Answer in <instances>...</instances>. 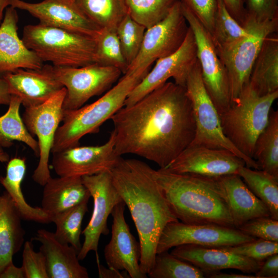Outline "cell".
Here are the masks:
<instances>
[{"instance_id":"obj_13","label":"cell","mask_w":278,"mask_h":278,"mask_svg":"<svg viewBox=\"0 0 278 278\" xmlns=\"http://www.w3.org/2000/svg\"><path fill=\"white\" fill-rule=\"evenodd\" d=\"M256 238L236 228L216 224H187L173 221L164 228L159 238L157 254L183 245L211 247L232 246Z\"/></svg>"},{"instance_id":"obj_9","label":"cell","mask_w":278,"mask_h":278,"mask_svg":"<svg viewBox=\"0 0 278 278\" xmlns=\"http://www.w3.org/2000/svg\"><path fill=\"white\" fill-rule=\"evenodd\" d=\"M181 4L184 16L195 38L204 85L219 115L231 105L227 70L216 53L210 33L190 10L181 1Z\"/></svg>"},{"instance_id":"obj_38","label":"cell","mask_w":278,"mask_h":278,"mask_svg":"<svg viewBox=\"0 0 278 278\" xmlns=\"http://www.w3.org/2000/svg\"><path fill=\"white\" fill-rule=\"evenodd\" d=\"M146 29L128 14L116 27L122 52L128 65L134 60L141 49Z\"/></svg>"},{"instance_id":"obj_18","label":"cell","mask_w":278,"mask_h":278,"mask_svg":"<svg viewBox=\"0 0 278 278\" xmlns=\"http://www.w3.org/2000/svg\"><path fill=\"white\" fill-rule=\"evenodd\" d=\"M245 161L232 152L221 149L189 145L164 170L216 177L238 174Z\"/></svg>"},{"instance_id":"obj_33","label":"cell","mask_w":278,"mask_h":278,"mask_svg":"<svg viewBox=\"0 0 278 278\" xmlns=\"http://www.w3.org/2000/svg\"><path fill=\"white\" fill-rule=\"evenodd\" d=\"M84 201L57 215L52 219L56 227L54 233L56 238L63 243L68 244L79 252L81 245L82 222L88 211V202Z\"/></svg>"},{"instance_id":"obj_30","label":"cell","mask_w":278,"mask_h":278,"mask_svg":"<svg viewBox=\"0 0 278 278\" xmlns=\"http://www.w3.org/2000/svg\"><path fill=\"white\" fill-rule=\"evenodd\" d=\"M253 159L259 169L278 178V111L271 108L268 124L257 137Z\"/></svg>"},{"instance_id":"obj_31","label":"cell","mask_w":278,"mask_h":278,"mask_svg":"<svg viewBox=\"0 0 278 278\" xmlns=\"http://www.w3.org/2000/svg\"><path fill=\"white\" fill-rule=\"evenodd\" d=\"M238 175L251 191L268 207L270 216L278 220V178L262 169L242 167Z\"/></svg>"},{"instance_id":"obj_42","label":"cell","mask_w":278,"mask_h":278,"mask_svg":"<svg viewBox=\"0 0 278 278\" xmlns=\"http://www.w3.org/2000/svg\"><path fill=\"white\" fill-rule=\"evenodd\" d=\"M246 16L262 22L278 17V0H244Z\"/></svg>"},{"instance_id":"obj_49","label":"cell","mask_w":278,"mask_h":278,"mask_svg":"<svg viewBox=\"0 0 278 278\" xmlns=\"http://www.w3.org/2000/svg\"><path fill=\"white\" fill-rule=\"evenodd\" d=\"M205 275L211 278H257L256 276L251 274L227 273L220 271L208 273Z\"/></svg>"},{"instance_id":"obj_11","label":"cell","mask_w":278,"mask_h":278,"mask_svg":"<svg viewBox=\"0 0 278 278\" xmlns=\"http://www.w3.org/2000/svg\"><path fill=\"white\" fill-rule=\"evenodd\" d=\"M188 28L178 0L164 19L146 29L141 49L127 72L149 71L157 60L175 53L182 44Z\"/></svg>"},{"instance_id":"obj_17","label":"cell","mask_w":278,"mask_h":278,"mask_svg":"<svg viewBox=\"0 0 278 278\" xmlns=\"http://www.w3.org/2000/svg\"><path fill=\"white\" fill-rule=\"evenodd\" d=\"M10 6L27 12L42 24L94 39L101 29L84 14L75 0H43L38 3L11 0Z\"/></svg>"},{"instance_id":"obj_23","label":"cell","mask_w":278,"mask_h":278,"mask_svg":"<svg viewBox=\"0 0 278 278\" xmlns=\"http://www.w3.org/2000/svg\"><path fill=\"white\" fill-rule=\"evenodd\" d=\"M216 178L220 194L236 228L252 219L270 216L266 205L251 191L238 174Z\"/></svg>"},{"instance_id":"obj_16","label":"cell","mask_w":278,"mask_h":278,"mask_svg":"<svg viewBox=\"0 0 278 278\" xmlns=\"http://www.w3.org/2000/svg\"><path fill=\"white\" fill-rule=\"evenodd\" d=\"M115 134L100 146H76L53 153L52 166L59 177L91 176L109 172L119 158L115 150Z\"/></svg>"},{"instance_id":"obj_14","label":"cell","mask_w":278,"mask_h":278,"mask_svg":"<svg viewBox=\"0 0 278 278\" xmlns=\"http://www.w3.org/2000/svg\"><path fill=\"white\" fill-rule=\"evenodd\" d=\"M197 60L196 40L189 27L186 37L179 49L155 61L152 69L148 71L129 93L124 106L134 103L170 78H173L176 84L185 87L188 75Z\"/></svg>"},{"instance_id":"obj_10","label":"cell","mask_w":278,"mask_h":278,"mask_svg":"<svg viewBox=\"0 0 278 278\" xmlns=\"http://www.w3.org/2000/svg\"><path fill=\"white\" fill-rule=\"evenodd\" d=\"M65 95L66 89L64 87L44 103L25 108L22 116L28 132L38 138L39 161L32 178L41 186H44L51 177L48 165L49 155L56 132L62 121Z\"/></svg>"},{"instance_id":"obj_1","label":"cell","mask_w":278,"mask_h":278,"mask_svg":"<svg viewBox=\"0 0 278 278\" xmlns=\"http://www.w3.org/2000/svg\"><path fill=\"white\" fill-rule=\"evenodd\" d=\"M115 150L137 155L166 167L192 143L194 110L184 86L165 82L110 118Z\"/></svg>"},{"instance_id":"obj_43","label":"cell","mask_w":278,"mask_h":278,"mask_svg":"<svg viewBox=\"0 0 278 278\" xmlns=\"http://www.w3.org/2000/svg\"><path fill=\"white\" fill-rule=\"evenodd\" d=\"M211 34L217 10V0H181Z\"/></svg>"},{"instance_id":"obj_39","label":"cell","mask_w":278,"mask_h":278,"mask_svg":"<svg viewBox=\"0 0 278 278\" xmlns=\"http://www.w3.org/2000/svg\"><path fill=\"white\" fill-rule=\"evenodd\" d=\"M221 247L260 262H264L269 256L278 253V242L260 238L235 246Z\"/></svg>"},{"instance_id":"obj_40","label":"cell","mask_w":278,"mask_h":278,"mask_svg":"<svg viewBox=\"0 0 278 278\" xmlns=\"http://www.w3.org/2000/svg\"><path fill=\"white\" fill-rule=\"evenodd\" d=\"M237 229L255 238L278 242V220L271 216L255 218L243 223Z\"/></svg>"},{"instance_id":"obj_26","label":"cell","mask_w":278,"mask_h":278,"mask_svg":"<svg viewBox=\"0 0 278 278\" xmlns=\"http://www.w3.org/2000/svg\"><path fill=\"white\" fill-rule=\"evenodd\" d=\"M249 84L259 96L278 91V36H268L253 63Z\"/></svg>"},{"instance_id":"obj_48","label":"cell","mask_w":278,"mask_h":278,"mask_svg":"<svg viewBox=\"0 0 278 278\" xmlns=\"http://www.w3.org/2000/svg\"><path fill=\"white\" fill-rule=\"evenodd\" d=\"M11 95L6 80L0 76V105H8Z\"/></svg>"},{"instance_id":"obj_37","label":"cell","mask_w":278,"mask_h":278,"mask_svg":"<svg viewBox=\"0 0 278 278\" xmlns=\"http://www.w3.org/2000/svg\"><path fill=\"white\" fill-rule=\"evenodd\" d=\"M128 14L146 29L164 19L178 0H124Z\"/></svg>"},{"instance_id":"obj_41","label":"cell","mask_w":278,"mask_h":278,"mask_svg":"<svg viewBox=\"0 0 278 278\" xmlns=\"http://www.w3.org/2000/svg\"><path fill=\"white\" fill-rule=\"evenodd\" d=\"M33 247L29 241L24 244L22 267L25 278H49L45 255L41 251H34Z\"/></svg>"},{"instance_id":"obj_3","label":"cell","mask_w":278,"mask_h":278,"mask_svg":"<svg viewBox=\"0 0 278 278\" xmlns=\"http://www.w3.org/2000/svg\"><path fill=\"white\" fill-rule=\"evenodd\" d=\"M153 175L181 222L235 228L216 177L176 173L162 168L154 169Z\"/></svg>"},{"instance_id":"obj_34","label":"cell","mask_w":278,"mask_h":278,"mask_svg":"<svg viewBox=\"0 0 278 278\" xmlns=\"http://www.w3.org/2000/svg\"><path fill=\"white\" fill-rule=\"evenodd\" d=\"M248 33L230 14L222 0H217V10L211 34L216 49L232 44Z\"/></svg>"},{"instance_id":"obj_45","label":"cell","mask_w":278,"mask_h":278,"mask_svg":"<svg viewBox=\"0 0 278 278\" xmlns=\"http://www.w3.org/2000/svg\"><path fill=\"white\" fill-rule=\"evenodd\" d=\"M231 15L242 26L246 20L244 0H222Z\"/></svg>"},{"instance_id":"obj_15","label":"cell","mask_w":278,"mask_h":278,"mask_svg":"<svg viewBox=\"0 0 278 278\" xmlns=\"http://www.w3.org/2000/svg\"><path fill=\"white\" fill-rule=\"evenodd\" d=\"M94 200L93 213L88 225L82 231L84 241L78 253L79 260H83L89 252L94 251L97 255L101 235L109 233L107 225L108 216L114 206L123 201L113 185L109 172L81 177Z\"/></svg>"},{"instance_id":"obj_32","label":"cell","mask_w":278,"mask_h":278,"mask_svg":"<svg viewBox=\"0 0 278 278\" xmlns=\"http://www.w3.org/2000/svg\"><path fill=\"white\" fill-rule=\"evenodd\" d=\"M84 14L100 28L116 29L128 14L124 0H75Z\"/></svg>"},{"instance_id":"obj_25","label":"cell","mask_w":278,"mask_h":278,"mask_svg":"<svg viewBox=\"0 0 278 278\" xmlns=\"http://www.w3.org/2000/svg\"><path fill=\"white\" fill-rule=\"evenodd\" d=\"M41 208L51 218L84 201H89L90 193L81 177H50L43 186Z\"/></svg>"},{"instance_id":"obj_51","label":"cell","mask_w":278,"mask_h":278,"mask_svg":"<svg viewBox=\"0 0 278 278\" xmlns=\"http://www.w3.org/2000/svg\"><path fill=\"white\" fill-rule=\"evenodd\" d=\"M9 160V156L8 154L6 152L3 147L0 145V162H6Z\"/></svg>"},{"instance_id":"obj_22","label":"cell","mask_w":278,"mask_h":278,"mask_svg":"<svg viewBox=\"0 0 278 278\" xmlns=\"http://www.w3.org/2000/svg\"><path fill=\"white\" fill-rule=\"evenodd\" d=\"M19 17L16 9L5 10L0 25V75L19 68L40 69L43 62L28 49L18 33Z\"/></svg>"},{"instance_id":"obj_5","label":"cell","mask_w":278,"mask_h":278,"mask_svg":"<svg viewBox=\"0 0 278 278\" xmlns=\"http://www.w3.org/2000/svg\"><path fill=\"white\" fill-rule=\"evenodd\" d=\"M22 39L43 62L54 66L78 67L95 63V40L90 37L39 23L25 26Z\"/></svg>"},{"instance_id":"obj_44","label":"cell","mask_w":278,"mask_h":278,"mask_svg":"<svg viewBox=\"0 0 278 278\" xmlns=\"http://www.w3.org/2000/svg\"><path fill=\"white\" fill-rule=\"evenodd\" d=\"M255 273L257 278H277L278 253L273 254L265 259Z\"/></svg>"},{"instance_id":"obj_46","label":"cell","mask_w":278,"mask_h":278,"mask_svg":"<svg viewBox=\"0 0 278 278\" xmlns=\"http://www.w3.org/2000/svg\"><path fill=\"white\" fill-rule=\"evenodd\" d=\"M0 278H25V275L22 267H16L11 261L0 273Z\"/></svg>"},{"instance_id":"obj_36","label":"cell","mask_w":278,"mask_h":278,"mask_svg":"<svg viewBox=\"0 0 278 278\" xmlns=\"http://www.w3.org/2000/svg\"><path fill=\"white\" fill-rule=\"evenodd\" d=\"M204 275L196 266L168 251L156 254L153 267L147 274L150 278H202Z\"/></svg>"},{"instance_id":"obj_6","label":"cell","mask_w":278,"mask_h":278,"mask_svg":"<svg viewBox=\"0 0 278 278\" xmlns=\"http://www.w3.org/2000/svg\"><path fill=\"white\" fill-rule=\"evenodd\" d=\"M278 91L259 96L249 83L225 111L219 114L224 135L246 156L253 159L254 145L266 127Z\"/></svg>"},{"instance_id":"obj_12","label":"cell","mask_w":278,"mask_h":278,"mask_svg":"<svg viewBox=\"0 0 278 278\" xmlns=\"http://www.w3.org/2000/svg\"><path fill=\"white\" fill-rule=\"evenodd\" d=\"M53 70L57 79L66 89L64 110L83 106L93 96L110 88L123 74L115 67L97 63L78 67L53 66Z\"/></svg>"},{"instance_id":"obj_27","label":"cell","mask_w":278,"mask_h":278,"mask_svg":"<svg viewBox=\"0 0 278 278\" xmlns=\"http://www.w3.org/2000/svg\"><path fill=\"white\" fill-rule=\"evenodd\" d=\"M22 217L6 192L0 195V273L21 249L25 230Z\"/></svg>"},{"instance_id":"obj_35","label":"cell","mask_w":278,"mask_h":278,"mask_svg":"<svg viewBox=\"0 0 278 278\" xmlns=\"http://www.w3.org/2000/svg\"><path fill=\"white\" fill-rule=\"evenodd\" d=\"M95 40V63L115 67L125 74L129 65L123 54L116 29L101 28Z\"/></svg>"},{"instance_id":"obj_24","label":"cell","mask_w":278,"mask_h":278,"mask_svg":"<svg viewBox=\"0 0 278 278\" xmlns=\"http://www.w3.org/2000/svg\"><path fill=\"white\" fill-rule=\"evenodd\" d=\"M32 240L41 242L49 278H88L87 269L78 258V252L71 245L58 240L54 233L45 229L37 231Z\"/></svg>"},{"instance_id":"obj_29","label":"cell","mask_w":278,"mask_h":278,"mask_svg":"<svg viewBox=\"0 0 278 278\" xmlns=\"http://www.w3.org/2000/svg\"><path fill=\"white\" fill-rule=\"evenodd\" d=\"M21 99L11 95L9 108L6 113L0 117V145L10 147L14 141L25 143L39 157V148L38 141L28 132L20 114Z\"/></svg>"},{"instance_id":"obj_28","label":"cell","mask_w":278,"mask_h":278,"mask_svg":"<svg viewBox=\"0 0 278 278\" xmlns=\"http://www.w3.org/2000/svg\"><path fill=\"white\" fill-rule=\"evenodd\" d=\"M26 170L24 159L13 158L9 160L6 176L0 177V183L11 197L22 219L41 223L51 222L49 216L41 207H32L24 198L21 183Z\"/></svg>"},{"instance_id":"obj_19","label":"cell","mask_w":278,"mask_h":278,"mask_svg":"<svg viewBox=\"0 0 278 278\" xmlns=\"http://www.w3.org/2000/svg\"><path fill=\"white\" fill-rule=\"evenodd\" d=\"M125 203L121 201L113 208L112 236L106 246L104 256L109 268L125 270L131 278H146L140 266L141 246L131 234L125 221Z\"/></svg>"},{"instance_id":"obj_2","label":"cell","mask_w":278,"mask_h":278,"mask_svg":"<svg viewBox=\"0 0 278 278\" xmlns=\"http://www.w3.org/2000/svg\"><path fill=\"white\" fill-rule=\"evenodd\" d=\"M153 170L141 160L120 157L110 171L113 185L136 227L141 246L140 266L147 275L153 267L164 228L179 221L155 179Z\"/></svg>"},{"instance_id":"obj_4","label":"cell","mask_w":278,"mask_h":278,"mask_svg":"<svg viewBox=\"0 0 278 278\" xmlns=\"http://www.w3.org/2000/svg\"><path fill=\"white\" fill-rule=\"evenodd\" d=\"M148 71L127 72L96 101L77 109L63 110V124L56 132L51 152L78 146L83 136L98 132L101 125L124 106L129 93Z\"/></svg>"},{"instance_id":"obj_8","label":"cell","mask_w":278,"mask_h":278,"mask_svg":"<svg viewBox=\"0 0 278 278\" xmlns=\"http://www.w3.org/2000/svg\"><path fill=\"white\" fill-rule=\"evenodd\" d=\"M243 27L248 31L246 36L230 45L215 48L227 72L231 103L238 97L249 83L253 63L264 40L270 34L277 32L278 17L258 22L246 16Z\"/></svg>"},{"instance_id":"obj_47","label":"cell","mask_w":278,"mask_h":278,"mask_svg":"<svg viewBox=\"0 0 278 278\" xmlns=\"http://www.w3.org/2000/svg\"><path fill=\"white\" fill-rule=\"evenodd\" d=\"M97 259V265L98 267V272L99 277H106V278H123V277H130L128 273L123 270V272H120L119 270L112 269L109 268H106L102 265L99 264L98 261V258Z\"/></svg>"},{"instance_id":"obj_7","label":"cell","mask_w":278,"mask_h":278,"mask_svg":"<svg viewBox=\"0 0 278 278\" xmlns=\"http://www.w3.org/2000/svg\"><path fill=\"white\" fill-rule=\"evenodd\" d=\"M191 101L196 131L189 145L229 150L242 159L246 166L259 169L257 162L242 153L224 135L219 113L204 85L198 60L190 70L185 86Z\"/></svg>"},{"instance_id":"obj_21","label":"cell","mask_w":278,"mask_h":278,"mask_svg":"<svg viewBox=\"0 0 278 278\" xmlns=\"http://www.w3.org/2000/svg\"><path fill=\"white\" fill-rule=\"evenodd\" d=\"M170 253L196 266L204 275L227 269L248 274L255 273L263 262L234 253L222 247L183 245L174 247Z\"/></svg>"},{"instance_id":"obj_50","label":"cell","mask_w":278,"mask_h":278,"mask_svg":"<svg viewBox=\"0 0 278 278\" xmlns=\"http://www.w3.org/2000/svg\"><path fill=\"white\" fill-rule=\"evenodd\" d=\"M11 0H0V25L4 18V12L10 6Z\"/></svg>"},{"instance_id":"obj_20","label":"cell","mask_w":278,"mask_h":278,"mask_svg":"<svg viewBox=\"0 0 278 278\" xmlns=\"http://www.w3.org/2000/svg\"><path fill=\"white\" fill-rule=\"evenodd\" d=\"M1 76L7 82L11 95L18 96L25 108L44 103L64 88L50 65L36 70L19 68Z\"/></svg>"}]
</instances>
